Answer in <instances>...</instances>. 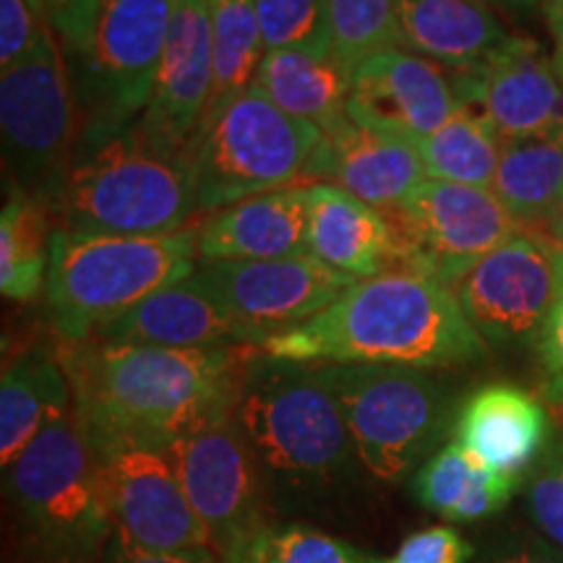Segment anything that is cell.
<instances>
[{
    "label": "cell",
    "instance_id": "19",
    "mask_svg": "<svg viewBox=\"0 0 563 563\" xmlns=\"http://www.w3.org/2000/svg\"><path fill=\"white\" fill-rule=\"evenodd\" d=\"M308 180H332L376 209L402 203L428 180L418 146L371 129L344 112L332 129L321 133L306 170Z\"/></svg>",
    "mask_w": 563,
    "mask_h": 563
},
{
    "label": "cell",
    "instance_id": "9",
    "mask_svg": "<svg viewBox=\"0 0 563 563\" xmlns=\"http://www.w3.org/2000/svg\"><path fill=\"white\" fill-rule=\"evenodd\" d=\"M368 477L402 483L428 460L446 428V397L422 368L319 363Z\"/></svg>",
    "mask_w": 563,
    "mask_h": 563
},
{
    "label": "cell",
    "instance_id": "30",
    "mask_svg": "<svg viewBox=\"0 0 563 563\" xmlns=\"http://www.w3.org/2000/svg\"><path fill=\"white\" fill-rule=\"evenodd\" d=\"M415 146L428 178L490 188L501 165L504 139L475 104L460 100L454 115Z\"/></svg>",
    "mask_w": 563,
    "mask_h": 563
},
{
    "label": "cell",
    "instance_id": "46",
    "mask_svg": "<svg viewBox=\"0 0 563 563\" xmlns=\"http://www.w3.org/2000/svg\"><path fill=\"white\" fill-rule=\"evenodd\" d=\"M561 441H563V439H561Z\"/></svg>",
    "mask_w": 563,
    "mask_h": 563
},
{
    "label": "cell",
    "instance_id": "36",
    "mask_svg": "<svg viewBox=\"0 0 563 563\" xmlns=\"http://www.w3.org/2000/svg\"><path fill=\"white\" fill-rule=\"evenodd\" d=\"M68 60L79 58L95 37L104 5L110 0H34Z\"/></svg>",
    "mask_w": 563,
    "mask_h": 563
},
{
    "label": "cell",
    "instance_id": "32",
    "mask_svg": "<svg viewBox=\"0 0 563 563\" xmlns=\"http://www.w3.org/2000/svg\"><path fill=\"white\" fill-rule=\"evenodd\" d=\"M327 3L334 58L350 74L371 55L405 45L402 26H399V0H327Z\"/></svg>",
    "mask_w": 563,
    "mask_h": 563
},
{
    "label": "cell",
    "instance_id": "23",
    "mask_svg": "<svg viewBox=\"0 0 563 563\" xmlns=\"http://www.w3.org/2000/svg\"><path fill=\"white\" fill-rule=\"evenodd\" d=\"M308 253L352 279L397 269L394 232L384 211L332 183L308 186Z\"/></svg>",
    "mask_w": 563,
    "mask_h": 563
},
{
    "label": "cell",
    "instance_id": "27",
    "mask_svg": "<svg viewBox=\"0 0 563 563\" xmlns=\"http://www.w3.org/2000/svg\"><path fill=\"white\" fill-rule=\"evenodd\" d=\"M253 84L287 115L323 133L347 112L352 74L334 55L269 51Z\"/></svg>",
    "mask_w": 563,
    "mask_h": 563
},
{
    "label": "cell",
    "instance_id": "2",
    "mask_svg": "<svg viewBox=\"0 0 563 563\" xmlns=\"http://www.w3.org/2000/svg\"><path fill=\"white\" fill-rule=\"evenodd\" d=\"M483 336L464 316L452 287L410 269L355 279L327 311L262 352L295 363H376L452 368L485 357Z\"/></svg>",
    "mask_w": 563,
    "mask_h": 563
},
{
    "label": "cell",
    "instance_id": "45",
    "mask_svg": "<svg viewBox=\"0 0 563 563\" xmlns=\"http://www.w3.org/2000/svg\"><path fill=\"white\" fill-rule=\"evenodd\" d=\"M490 3L501 11L517 13V16H527V13H532L538 5H543L545 0H490Z\"/></svg>",
    "mask_w": 563,
    "mask_h": 563
},
{
    "label": "cell",
    "instance_id": "40",
    "mask_svg": "<svg viewBox=\"0 0 563 563\" xmlns=\"http://www.w3.org/2000/svg\"><path fill=\"white\" fill-rule=\"evenodd\" d=\"M475 563H563V548L527 532H514L485 548Z\"/></svg>",
    "mask_w": 563,
    "mask_h": 563
},
{
    "label": "cell",
    "instance_id": "33",
    "mask_svg": "<svg viewBox=\"0 0 563 563\" xmlns=\"http://www.w3.org/2000/svg\"><path fill=\"white\" fill-rule=\"evenodd\" d=\"M266 53L300 51L334 55L327 0H253Z\"/></svg>",
    "mask_w": 563,
    "mask_h": 563
},
{
    "label": "cell",
    "instance_id": "42",
    "mask_svg": "<svg viewBox=\"0 0 563 563\" xmlns=\"http://www.w3.org/2000/svg\"><path fill=\"white\" fill-rule=\"evenodd\" d=\"M543 11L553 37V66L563 84V0H545Z\"/></svg>",
    "mask_w": 563,
    "mask_h": 563
},
{
    "label": "cell",
    "instance_id": "26",
    "mask_svg": "<svg viewBox=\"0 0 563 563\" xmlns=\"http://www.w3.org/2000/svg\"><path fill=\"white\" fill-rule=\"evenodd\" d=\"M519 477L493 473L460 443L433 452L412 475V496L422 509L454 525L488 519L511 501Z\"/></svg>",
    "mask_w": 563,
    "mask_h": 563
},
{
    "label": "cell",
    "instance_id": "17",
    "mask_svg": "<svg viewBox=\"0 0 563 563\" xmlns=\"http://www.w3.org/2000/svg\"><path fill=\"white\" fill-rule=\"evenodd\" d=\"M460 108L449 70L410 47H386L352 70L347 112L355 121L418 144Z\"/></svg>",
    "mask_w": 563,
    "mask_h": 563
},
{
    "label": "cell",
    "instance_id": "4",
    "mask_svg": "<svg viewBox=\"0 0 563 563\" xmlns=\"http://www.w3.org/2000/svg\"><path fill=\"white\" fill-rule=\"evenodd\" d=\"M199 224L165 235H115L58 228L45 282L47 319L58 342L89 340L146 295L191 277Z\"/></svg>",
    "mask_w": 563,
    "mask_h": 563
},
{
    "label": "cell",
    "instance_id": "29",
    "mask_svg": "<svg viewBox=\"0 0 563 563\" xmlns=\"http://www.w3.org/2000/svg\"><path fill=\"white\" fill-rule=\"evenodd\" d=\"M47 203L9 194L0 214V292L30 302L45 290L53 235L58 230Z\"/></svg>",
    "mask_w": 563,
    "mask_h": 563
},
{
    "label": "cell",
    "instance_id": "41",
    "mask_svg": "<svg viewBox=\"0 0 563 563\" xmlns=\"http://www.w3.org/2000/svg\"><path fill=\"white\" fill-rule=\"evenodd\" d=\"M108 563H222L211 548H196V551H180V553H150L139 551L123 543L118 534H112Z\"/></svg>",
    "mask_w": 563,
    "mask_h": 563
},
{
    "label": "cell",
    "instance_id": "28",
    "mask_svg": "<svg viewBox=\"0 0 563 563\" xmlns=\"http://www.w3.org/2000/svg\"><path fill=\"white\" fill-rule=\"evenodd\" d=\"M493 194L522 224H543L563 196V129L506 141Z\"/></svg>",
    "mask_w": 563,
    "mask_h": 563
},
{
    "label": "cell",
    "instance_id": "8",
    "mask_svg": "<svg viewBox=\"0 0 563 563\" xmlns=\"http://www.w3.org/2000/svg\"><path fill=\"white\" fill-rule=\"evenodd\" d=\"M321 129L279 110L253 84L203 125L194 150V191L201 214L306 178Z\"/></svg>",
    "mask_w": 563,
    "mask_h": 563
},
{
    "label": "cell",
    "instance_id": "6",
    "mask_svg": "<svg viewBox=\"0 0 563 563\" xmlns=\"http://www.w3.org/2000/svg\"><path fill=\"white\" fill-rule=\"evenodd\" d=\"M5 490L30 538L53 559H84L115 534L100 460L76 407L47 422L5 467Z\"/></svg>",
    "mask_w": 563,
    "mask_h": 563
},
{
    "label": "cell",
    "instance_id": "12",
    "mask_svg": "<svg viewBox=\"0 0 563 563\" xmlns=\"http://www.w3.org/2000/svg\"><path fill=\"white\" fill-rule=\"evenodd\" d=\"M563 272V249L545 230L525 224L456 282L454 295L485 344L538 342Z\"/></svg>",
    "mask_w": 563,
    "mask_h": 563
},
{
    "label": "cell",
    "instance_id": "16",
    "mask_svg": "<svg viewBox=\"0 0 563 563\" xmlns=\"http://www.w3.org/2000/svg\"><path fill=\"white\" fill-rule=\"evenodd\" d=\"M452 74L456 97L475 104L504 144L563 129V84L538 40L509 34L481 63Z\"/></svg>",
    "mask_w": 563,
    "mask_h": 563
},
{
    "label": "cell",
    "instance_id": "22",
    "mask_svg": "<svg viewBox=\"0 0 563 563\" xmlns=\"http://www.w3.org/2000/svg\"><path fill=\"white\" fill-rule=\"evenodd\" d=\"M308 253V188L253 196L199 224L201 262H269Z\"/></svg>",
    "mask_w": 563,
    "mask_h": 563
},
{
    "label": "cell",
    "instance_id": "10",
    "mask_svg": "<svg viewBox=\"0 0 563 563\" xmlns=\"http://www.w3.org/2000/svg\"><path fill=\"white\" fill-rule=\"evenodd\" d=\"M173 11L175 0H110L104 5L89 47L68 60L81 112L79 146L141 121L157 81Z\"/></svg>",
    "mask_w": 563,
    "mask_h": 563
},
{
    "label": "cell",
    "instance_id": "5",
    "mask_svg": "<svg viewBox=\"0 0 563 563\" xmlns=\"http://www.w3.org/2000/svg\"><path fill=\"white\" fill-rule=\"evenodd\" d=\"M58 228L165 235L194 220L191 159L157 144L139 123L76 150L55 203Z\"/></svg>",
    "mask_w": 563,
    "mask_h": 563
},
{
    "label": "cell",
    "instance_id": "35",
    "mask_svg": "<svg viewBox=\"0 0 563 563\" xmlns=\"http://www.w3.org/2000/svg\"><path fill=\"white\" fill-rule=\"evenodd\" d=\"M527 511L538 530L563 548V441H551L545 454L534 462L525 488Z\"/></svg>",
    "mask_w": 563,
    "mask_h": 563
},
{
    "label": "cell",
    "instance_id": "43",
    "mask_svg": "<svg viewBox=\"0 0 563 563\" xmlns=\"http://www.w3.org/2000/svg\"><path fill=\"white\" fill-rule=\"evenodd\" d=\"M264 530L241 540L238 545H232L220 561L222 563H269V559H266V551H264Z\"/></svg>",
    "mask_w": 563,
    "mask_h": 563
},
{
    "label": "cell",
    "instance_id": "3",
    "mask_svg": "<svg viewBox=\"0 0 563 563\" xmlns=\"http://www.w3.org/2000/svg\"><path fill=\"white\" fill-rule=\"evenodd\" d=\"M235 420L277 509H323L368 475L319 363L258 352L245 371Z\"/></svg>",
    "mask_w": 563,
    "mask_h": 563
},
{
    "label": "cell",
    "instance_id": "21",
    "mask_svg": "<svg viewBox=\"0 0 563 563\" xmlns=\"http://www.w3.org/2000/svg\"><path fill=\"white\" fill-rule=\"evenodd\" d=\"M454 435L477 462L506 477H519L551 446V420L538 397L517 384H485L464 399Z\"/></svg>",
    "mask_w": 563,
    "mask_h": 563
},
{
    "label": "cell",
    "instance_id": "25",
    "mask_svg": "<svg viewBox=\"0 0 563 563\" xmlns=\"http://www.w3.org/2000/svg\"><path fill=\"white\" fill-rule=\"evenodd\" d=\"M402 42L412 53L460 70L509 37L490 0H399Z\"/></svg>",
    "mask_w": 563,
    "mask_h": 563
},
{
    "label": "cell",
    "instance_id": "15",
    "mask_svg": "<svg viewBox=\"0 0 563 563\" xmlns=\"http://www.w3.org/2000/svg\"><path fill=\"white\" fill-rule=\"evenodd\" d=\"M167 456L220 559L232 545L264 530V481L235 412L183 435L167 446Z\"/></svg>",
    "mask_w": 563,
    "mask_h": 563
},
{
    "label": "cell",
    "instance_id": "14",
    "mask_svg": "<svg viewBox=\"0 0 563 563\" xmlns=\"http://www.w3.org/2000/svg\"><path fill=\"white\" fill-rule=\"evenodd\" d=\"M97 460L112 527L123 543L150 553L211 548L167 449L112 441L97 449Z\"/></svg>",
    "mask_w": 563,
    "mask_h": 563
},
{
    "label": "cell",
    "instance_id": "20",
    "mask_svg": "<svg viewBox=\"0 0 563 563\" xmlns=\"http://www.w3.org/2000/svg\"><path fill=\"white\" fill-rule=\"evenodd\" d=\"M91 336L110 344L170 350L251 347L243 329L196 274L146 295L129 313L104 323Z\"/></svg>",
    "mask_w": 563,
    "mask_h": 563
},
{
    "label": "cell",
    "instance_id": "39",
    "mask_svg": "<svg viewBox=\"0 0 563 563\" xmlns=\"http://www.w3.org/2000/svg\"><path fill=\"white\" fill-rule=\"evenodd\" d=\"M538 357L543 368V384L548 399L563 405V272L559 295H555L551 313H548L543 332L538 336Z\"/></svg>",
    "mask_w": 563,
    "mask_h": 563
},
{
    "label": "cell",
    "instance_id": "38",
    "mask_svg": "<svg viewBox=\"0 0 563 563\" xmlns=\"http://www.w3.org/2000/svg\"><path fill=\"white\" fill-rule=\"evenodd\" d=\"M473 545L454 527L439 525L410 534L386 563H470Z\"/></svg>",
    "mask_w": 563,
    "mask_h": 563
},
{
    "label": "cell",
    "instance_id": "11",
    "mask_svg": "<svg viewBox=\"0 0 563 563\" xmlns=\"http://www.w3.org/2000/svg\"><path fill=\"white\" fill-rule=\"evenodd\" d=\"M394 232L397 269L446 287L525 228L493 188L428 178L402 203L382 209Z\"/></svg>",
    "mask_w": 563,
    "mask_h": 563
},
{
    "label": "cell",
    "instance_id": "44",
    "mask_svg": "<svg viewBox=\"0 0 563 563\" xmlns=\"http://www.w3.org/2000/svg\"><path fill=\"white\" fill-rule=\"evenodd\" d=\"M538 228L545 230L548 235H551L553 241L563 249V196H561V201L555 203V209L551 211V217H548L543 224H538Z\"/></svg>",
    "mask_w": 563,
    "mask_h": 563
},
{
    "label": "cell",
    "instance_id": "13",
    "mask_svg": "<svg viewBox=\"0 0 563 563\" xmlns=\"http://www.w3.org/2000/svg\"><path fill=\"white\" fill-rule=\"evenodd\" d=\"M196 277L243 329L245 342L262 350L274 334L290 332L327 311L352 277L321 264L311 253L269 262H201Z\"/></svg>",
    "mask_w": 563,
    "mask_h": 563
},
{
    "label": "cell",
    "instance_id": "7",
    "mask_svg": "<svg viewBox=\"0 0 563 563\" xmlns=\"http://www.w3.org/2000/svg\"><path fill=\"white\" fill-rule=\"evenodd\" d=\"M0 133L9 194L55 209L81 136L68 55L51 26L0 79Z\"/></svg>",
    "mask_w": 563,
    "mask_h": 563
},
{
    "label": "cell",
    "instance_id": "24",
    "mask_svg": "<svg viewBox=\"0 0 563 563\" xmlns=\"http://www.w3.org/2000/svg\"><path fill=\"white\" fill-rule=\"evenodd\" d=\"M74 407V391L58 347H21L5 357L0 376V462L19 460L53 418Z\"/></svg>",
    "mask_w": 563,
    "mask_h": 563
},
{
    "label": "cell",
    "instance_id": "1",
    "mask_svg": "<svg viewBox=\"0 0 563 563\" xmlns=\"http://www.w3.org/2000/svg\"><path fill=\"white\" fill-rule=\"evenodd\" d=\"M262 350H170L110 344L95 336L66 344L58 357L91 446L136 441L167 449L183 435L235 412L245 371Z\"/></svg>",
    "mask_w": 563,
    "mask_h": 563
},
{
    "label": "cell",
    "instance_id": "18",
    "mask_svg": "<svg viewBox=\"0 0 563 563\" xmlns=\"http://www.w3.org/2000/svg\"><path fill=\"white\" fill-rule=\"evenodd\" d=\"M211 11L209 0H175L152 100L139 125L157 144L194 159L211 100Z\"/></svg>",
    "mask_w": 563,
    "mask_h": 563
},
{
    "label": "cell",
    "instance_id": "34",
    "mask_svg": "<svg viewBox=\"0 0 563 563\" xmlns=\"http://www.w3.org/2000/svg\"><path fill=\"white\" fill-rule=\"evenodd\" d=\"M264 551L269 563H386L363 548L308 525H266Z\"/></svg>",
    "mask_w": 563,
    "mask_h": 563
},
{
    "label": "cell",
    "instance_id": "37",
    "mask_svg": "<svg viewBox=\"0 0 563 563\" xmlns=\"http://www.w3.org/2000/svg\"><path fill=\"white\" fill-rule=\"evenodd\" d=\"M45 26L34 0H0V68L16 66L37 45Z\"/></svg>",
    "mask_w": 563,
    "mask_h": 563
},
{
    "label": "cell",
    "instance_id": "31",
    "mask_svg": "<svg viewBox=\"0 0 563 563\" xmlns=\"http://www.w3.org/2000/svg\"><path fill=\"white\" fill-rule=\"evenodd\" d=\"M209 11L214 79H211V100L207 115H203V125L253 87L258 68L266 58L264 34L258 26L253 0H209Z\"/></svg>",
    "mask_w": 563,
    "mask_h": 563
}]
</instances>
